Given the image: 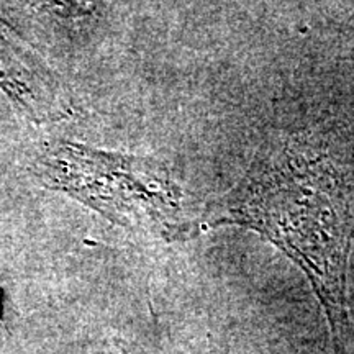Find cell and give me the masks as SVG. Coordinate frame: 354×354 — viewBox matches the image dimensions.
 Returning a JSON list of instances; mask_svg holds the SVG:
<instances>
[{
    "label": "cell",
    "instance_id": "cell-1",
    "mask_svg": "<svg viewBox=\"0 0 354 354\" xmlns=\"http://www.w3.org/2000/svg\"><path fill=\"white\" fill-rule=\"evenodd\" d=\"M353 198L344 167L325 141L281 131L263 141L238 183L201 215V233L232 225L251 230L302 269L328 320L335 354H344L349 335Z\"/></svg>",
    "mask_w": 354,
    "mask_h": 354
},
{
    "label": "cell",
    "instance_id": "cell-2",
    "mask_svg": "<svg viewBox=\"0 0 354 354\" xmlns=\"http://www.w3.org/2000/svg\"><path fill=\"white\" fill-rule=\"evenodd\" d=\"M32 171L44 187L68 194L118 227L167 243L201 234L203 205L161 159L57 140L41 146Z\"/></svg>",
    "mask_w": 354,
    "mask_h": 354
},
{
    "label": "cell",
    "instance_id": "cell-3",
    "mask_svg": "<svg viewBox=\"0 0 354 354\" xmlns=\"http://www.w3.org/2000/svg\"><path fill=\"white\" fill-rule=\"evenodd\" d=\"M0 88L37 123L69 117L71 102L55 74L24 44L0 30Z\"/></svg>",
    "mask_w": 354,
    "mask_h": 354
},
{
    "label": "cell",
    "instance_id": "cell-4",
    "mask_svg": "<svg viewBox=\"0 0 354 354\" xmlns=\"http://www.w3.org/2000/svg\"><path fill=\"white\" fill-rule=\"evenodd\" d=\"M109 354H148V353H146L140 344L127 342V339H122V338H115L112 339V343H110Z\"/></svg>",
    "mask_w": 354,
    "mask_h": 354
}]
</instances>
